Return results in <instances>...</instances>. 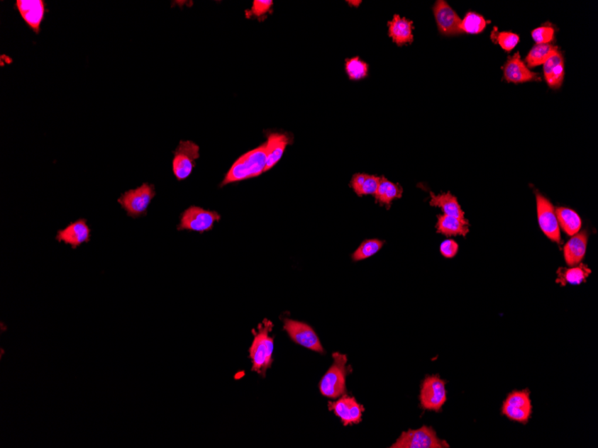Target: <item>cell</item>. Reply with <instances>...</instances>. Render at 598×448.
Returning a JSON list of instances; mask_svg holds the SVG:
<instances>
[{
  "instance_id": "24",
  "label": "cell",
  "mask_w": 598,
  "mask_h": 448,
  "mask_svg": "<svg viewBox=\"0 0 598 448\" xmlns=\"http://www.w3.org/2000/svg\"><path fill=\"white\" fill-rule=\"evenodd\" d=\"M381 177L368 174H355L350 186L358 196H375Z\"/></svg>"
},
{
  "instance_id": "11",
  "label": "cell",
  "mask_w": 598,
  "mask_h": 448,
  "mask_svg": "<svg viewBox=\"0 0 598 448\" xmlns=\"http://www.w3.org/2000/svg\"><path fill=\"white\" fill-rule=\"evenodd\" d=\"M284 330L290 340L301 347L319 354H324L322 344L316 331L309 324L290 319L284 320Z\"/></svg>"
},
{
  "instance_id": "19",
  "label": "cell",
  "mask_w": 598,
  "mask_h": 448,
  "mask_svg": "<svg viewBox=\"0 0 598 448\" xmlns=\"http://www.w3.org/2000/svg\"><path fill=\"white\" fill-rule=\"evenodd\" d=\"M543 67L545 79L549 87L556 90L562 86L565 80V60L559 50L546 61Z\"/></svg>"
},
{
  "instance_id": "23",
  "label": "cell",
  "mask_w": 598,
  "mask_h": 448,
  "mask_svg": "<svg viewBox=\"0 0 598 448\" xmlns=\"http://www.w3.org/2000/svg\"><path fill=\"white\" fill-rule=\"evenodd\" d=\"M430 196H431V201H430L431 206L440 208L443 211V214L447 215V216L464 220V211L461 208L457 198L453 196L450 191L438 194V196H436L432 191H430Z\"/></svg>"
},
{
  "instance_id": "14",
  "label": "cell",
  "mask_w": 598,
  "mask_h": 448,
  "mask_svg": "<svg viewBox=\"0 0 598 448\" xmlns=\"http://www.w3.org/2000/svg\"><path fill=\"white\" fill-rule=\"evenodd\" d=\"M433 13L439 32L443 35L453 36L463 33L460 17L444 0L436 2Z\"/></svg>"
},
{
  "instance_id": "25",
  "label": "cell",
  "mask_w": 598,
  "mask_h": 448,
  "mask_svg": "<svg viewBox=\"0 0 598 448\" xmlns=\"http://www.w3.org/2000/svg\"><path fill=\"white\" fill-rule=\"evenodd\" d=\"M559 225L567 235L573 237L582 228V218L572 208L559 207L555 210Z\"/></svg>"
},
{
  "instance_id": "28",
  "label": "cell",
  "mask_w": 598,
  "mask_h": 448,
  "mask_svg": "<svg viewBox=\"0 0 598 448\" xmlns=\"http://www.w3.org/2000/svg\"><path fill=\"white\" fill-rule=\"evenodd\" d=\"M384 245V241L380 239H367L360 245L356 251L353 252L351 258L354 262H361L372 257L377 254Z\"/></svg>"
},
{
  "instance_id": "16",
  "label": "cell",
  "mask_w": 598,
  "mask_h": 448,
  "mask_svg": "<svg viewBox=\"0 0 598 448\" xmlns=\"http://www.w3.org/2000/svg\"><path fill=\"white\" fill-rule=\"evenodd\" d=\"M504 77L508 83L514 84L541 81L538 74L529 69L524 61L521 60V55L519 52H516L514 56L509 57L504 67Z\"/></svg>"
},
{
  "instance_id": "6",
  "label": "cell",
  "mask_w": 598,
  "mask_h": 448,
  "mask_svg": "<svg viewBox=\"0 0 598 448\" xmlns=\"http://www.w3.org/2000/svg\"><path fill=\"white\" fill-rule=\"evenodd\" d=\"M391 448H449L447 441L439 439L432 427L403 432Z\"/></svg>"
},
{
  "instance_id": "33",
  "label": "cell",
  "mask_w": 598,
  "mask_h": 448,
  "mask_svg": "<svg viewBox=\"0 0 598 448\" xmlns=\"http://www.w3.org/2000/svg\"><path fill=\"white\" fill-rule=\"evenodd\" d=\"M272 6V0H255L253 3L252 9L247 11V17L251 18L252 16H255L256 18H260L265 16L266 13L271 12Z\"/></svg>"
},
{
  "instance_id": "9",
  "label": "cell",
  "mask_w": 598,
  "mask_h": 448,
  "mask_svg": "<svg viewBox=\"0 0 598 448\" xmlns=\"http://www.w3.org/2000/svg\"><path fill=\"white\" fill-rule=\"evenodd\" d=\"M174 153L172 170L177 181L189 179L200 158V147L192 141H181Z\"/></svg>"
},
{
  "instance_id": "12",
  "label": "cell",
  "mask_w": 598,
  "mask_h": 448,
  "mask_svg": "<svg viewBox=\"0 0 598 448\" xmlns=\"http://www.w3.org/2000/svg\"><path fill=\"white\" fill-rule=\"evenodd\" d=\"M328 408L340 418L345 427L362 422L365 407L353 396L343 395L336 401L328 403Z\"/></svg>"
},
{
  "instance_id": "3",
  "label": "cell",
  "mask_w": 598,
  "mask_h": 448,
  "mask_svg": "<svg viewBox=\"0 0 598 448\" xmlns=\"http://www.w3.org/2000/svg\"><path fill=\"white\" fill-rule=\"evenodd\" d=\"M333 364L321 379L319 384L320 393L330 399H338L346 395V378L350 374L351 367H348L347 355L333 353Z\"/></svg>"
},
{
  "instance_id": "2",
  "label": "cell",
  "mask_w": 598,
  "mask_h": 448,
  "mask_svg": "<svg viewBox=\"0 0 598 448\" xmlns=\"http://www.w3.org/2000/svg\"><path fill=\"white\" fill-rule=\"evenodd\" d=\"M273 324L271 321L265 320L260 324L258 331L254 330V340L249 348V357L252 361V371L262 376H265L266 371L272 364L273 348L275 341L271 336Z\"/></svg>"
},
{
  "instance_id": "18",
  "label": "cell",
  "mask_w": 598,
  "mask_h": 448,
  "mask_svg": "<svg viewBox=\"0 0 598 448\" xmlns=\"http://www.w3.org/2000/svg\"><path fill=\"white\" fill-rule=\"evenodd\" d=\"M589 235L587 231L577 233L574 235L572 239L563 247V257H565L567 265L574 267L582 263L585 257Z\"/></svg>"
},
{
  "instance_id": "31",
  "label": "cell",
  "mask_w": 598,
  "mask_h": 448,
  "mask_svg": "<svg viewBox=\"0 0 598 448\" xmlns=\"http://www.w3.org/2000/svg\"><path fill=\"white\" fill-rule=\"evenodd\" d=\"M492 40L495 43H498L502 50L510 52L518 45L519 43V36L518 34L511 32H497L495 29L494 32L492 33Z\"/></svg>"
},
{
  "instance_id": "22",
  "label": "cell",
  "mask_w": 598,
  "mask_h": 448,
  "mask_svg": "<svg viewBox=\"0 0 598 448\" xmlns=\"http://www.w3.org/2000/svg\"><path fill=\"white\" fill-rule=\"evenodd\" d=\"M592 273L589 267L583 263L574 266L572 268H563L560 267L557 269L556 283L562 286L566 285L577 286L586 281L589 275Z\"/></svg>"
},
{
  "instance_id": "7",
  "label": "cell",
  "mask_w": 598,
  "mask_h": 448,
  "mask_svg": "<svg viewBox=\"0 0 598 448\" xmlns=\"http://www.w3.org/2000/svg\"><path fill=\"white\" fill-rule=\"evenodd\" d=\"M445 385L439 375L426 376L420 386V407L425 411L441 412L447 401Z\"/></svg>"
},
{
  "instance_id": "30",
  "label": "cell",
  "mask_w": 598,
  "mask_h": 448,
  "mask_svg": "<svg viewBox=\"0 0 598 448\" xmlns=\"http://www.w3.org/2000/svg\"><path fill=\"white\" fill-rule=\"evenodd\" d=\"M348 77L352 81H360L367 77V64L361 60L360 57H353L347 60L345 64Z\"/></svg>"
},
{
  "instance_id": "4",
  "label": "cell",
  "mask_w": 598,
  "mask_h": 448,
  "mask_svg": "<svg viewBox=\"0 0 598 448\" xmlns=\"http://www.w3.org/2000/svg\"><path fill=\"white\" fill-rule=\"evenodd\" d=\"M156 196L155 187L148 183L126 191L118 199V203L129 218H139L145 216L150 204Z\"/></svg>"
},
{
  "instance_id": "20",
  "label": "cell",
  "mask_w": 598,
  "mask_h": 448,
  "mask_svg": "<svg viewBox=\"0 0 598 448\" xmlns=\"http://www.w3.org/2000/svg\"><path fill=\"white\" fill-rule=\"evenodd\" d=\"M389 35L392 40L399 46L405 44L412 43L414 40L413 36V22L410 20L395 15L394 19L388 23Z\"/></svg>"
},
{
  "instance_id": "27",
  "label": "cell",
  "mask_w": 598,
  "mask_h": 448,
  "mask_svg": "<svg viewBox=\"0 0 598 448\" xmlns=\"http://www.w3.org/2000/svg\"><path fill=\"white\" fill-rule=\"evenodd\" d=\"M558 50V47L552 44H536L526 57V64L528 65V68L542 66L553 54Z\"/></svg>"
},
{
  "instance_id": "34",
  "label": "cell",
  "mask_w": 598,
  "mask_h": 448,
  "mask_svg": "<svg viewBox=\"0 0 598 448\" xmlns=\"http://www.w3.org/2000/svg\"><path fill=\"white\" fill-rule=\"evenodd\" d=\"M458 252H459V245L452 239H447L441 244L440 252L444 258L453 259L455 257Z\"/></svg>"
},
{
  "instance_id": "1",
  "label": "cell",
  "mask_w": 598,
  "mask_h": 448,
  "mask_svg": "<svg viewBox=\"0 0 598 448\" xmlns=\"http://www.w3.org/2000/svg\"><path fill=\"white\" fill-rule=\"evenodd\" d=\"M266 162H267V156H266V143H264L258 148L245 153L237 159L225 176L221 186L261 176L262 173H265Z\"/></svg>"
},
{
  "instance_id": "13",
  "label": "cell",
  "mask_w": 598,
  "mask_h": 448,
  "mask_svg": "<svg viewBox=\"0 0 598 448\" xmlns=\"http://www.w3.org/2000/svg\"><path fill=\"white\" fill-rule=\"evenodd\" d=\"M15 6L29 28L39 34L48 12L45 2L43 0H17Z\"/></svg>"
},
{
  "instance_id": "10",
  "label": "cell",
  "mask_w": 598,
  "mask_h": 448,
  "mask_svg": "<svg viewBox=\"0 0 598 448\" xmlns=\"http://www.w3.org/2000/svg\"><path fill=\"white\" fill-rule=\"evenodd\" d=\"M539 227L550 240L562 244L560 225L555 207L551 201L538 193L536 194Z\"/></svg>"
},
{
  "instance_id": "5",
  "label": "cell",
  "mask_w": 598,
  "mask_h": 448,
  "mask_svg": "<svg viewBox=\"0 0 598 448\" xmlns=\"http://www.w3.org/2000/svg\"><path fill=\"white\" fill-rule=\"evenodd\" d=\"M221 215L216 211L204 210L197 206H191L181 214L177 229L179 231L196 232L204 234L213 230L214 224L221 220Z\"/></svg>"
},
{
  "instance_id": "17",
  "label": "cell",
  "mask_w": 598,
  "mask_h": 448,
  "mask_svg": "<svg viewBox=\"0 0 598 448\" xmlns=\"http://www.w3.org/2000/svg\"><path fill=\"white\" fill-rule=\"evenodd\" d=\"M266 142V162L265 172L275 167L284 154L287 146L290 145V138L288 135L282 133H270Z\"/></svg>"
},
{
  "instance_id": "8",
  "label": "cell",
  "mask_w": 598,
  "mask_h": 448,
  "mask_svg": "<svg viewBox=\"0 0 598 448\" xmlns=\"http://www.w3.org/2000/svg\"><path fill=\"white\" fill-rule=\"evenodd\" d=\"M502 415L526 425L532 415L531 391L527 388L511 392L502 403Z\"/></svg>"
},
{
  "instance_id": "32",
  "label": "cell",
  "mask_w": 598,
  "mask_h": 448,
  "mask_svg": "<svg viewBox=\"0 0 598 448\" xmlns=\"http://www.w3.org/2000/svg\"><path fill=\"white\" fill-rule=\"evenodd\" d=\"M532 39L536 44H551L555 38V28L551 25H545L532 30Z\"/></svg>"
},
{
  "instance_id": "15",
  "label": "cell",
  "mask_w": 598,
  "mask_h": 448,
  "mask_svg": "<svg viewBox=\"0 0 598 448\" xmlns=\"http://www.w3.org/2000/svg\"><path fill=\"white\" fill-rule=\"evenodd\" d=\"M91 234L92 229L87 225V220L80 218L57 231L56 240L71 246L72 249H77L91 241Z\"/></svg>"
},
{
  "instance_id": "26",
  "label": "cell",
  "mask_w": 598,
  "mask_h": 448,
  "mask_svg": "<svg viewBox=\"0 0 598 448\" xmlns=\"http://www.w3.org/2000/svg\"><path fill=\"white\" fill-rule=\"evenodd\" d=\"M402 187L399 184L392 183L382 177L375 197L377 203L389 207L392 201L402 198Z\"/></svg>"
},
{
  "instance_id": "21",
  "label": "cell",
  "mask_w": 598,
  "mask_h": 448,
  "mask_svg": "<svg viewBox=\"0 0 598 448\" xmlns=\"http://www.w3.org/2000/svg\"><path fill=\"white\" fill-rule=\"evenodd\" d=\"M436 230L446 237L463 235L466 237L470 232V222L464 218L460 220L447 215H439L437 218Z\"/></svg>"
},
{
  "instance_id": "29",
  "label": "cell",
  "mask_w": 598,
  "mask_h": 448,
  "mask_svg": "<svg viewBox=\"0 0 598 448\" xmlns=\"http://www.w3.org/2000/svg\"><path fill=\"white\" fill-rule=\"evenodd\" d=\"M490 21L485 20L483 16L475 12H469L461 20V30L469 34H478L487 28Z\"/></svg>"
}]
</instances>
